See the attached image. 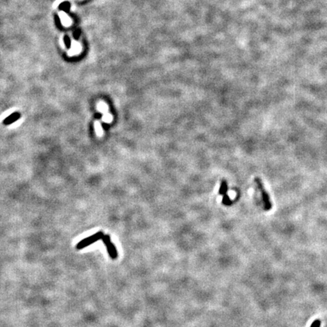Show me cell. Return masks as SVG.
Masks as SVG:
<instances>
[{"mask_svg": "<svg viewBox=\"0 0 327 327\" xmlns=\"http://www.w3.org/2000/svg\"><path fill=\"white\" fill-rule=\"evenodd\" d=\"M104 244L106 246L107 251L111 259H116L117 258V251L115 245L111 242V238L108 235H104L103 238H102Z\"/></svg>", "mask_w": 327, "mask_h": 327, "instance_id": "obj_3", "label": "cell"}, {"mask_svg": "<svg viewBox=\"0 0 327 327\" xmlns=\"http://www.w3.org/2000/svg\"><path fill=\"white\" fill-rule=\"evenodd\" d=\"M104 236V233L102 231H99V232H96V233L93 234V235H90V236L87 237V238H85L84 239L81 240L78 244L77 245V249H83L84 248L87 247V246L93 244L96 242L99 241V240L102 239Z\"/></svg>", "mask_w": 327, "mask_h": 327, "instance_id": "obj_1", "label": "cell"}, {"mask_svg": "<svg viewBox=\"0 0 327 327\" xmlns=\"http://www.w3.org/2000/svg\"><path fill=\"white\" fill-rule=\"evenodd\" d=\"M20 118H21V114L19 112H14L12 114H10L9 117H6L5 119H4L3 123L5 125H10L12 123H15V121H17Z\"/></svg>", "mask_w": 327, "mask_h": 327, "instance_id": "obj_5", "label": "cell"}, {"mask_svg": "<svg viewBox=\"0 0 327 327\" xmlns=\"http://www.w3.org/2000/svg\"><path fill=\"white\" fill-rule=\"evenodd\" d=\"M74 35H75L76 38H77V37H78V36L80 35V32H79V30H77V31H76L75 33H74Z\"/></svg>", "mask_w": 327, "mask_h": 327, "instance_id": "obj_8", "label": "cell"}, {"mask_svg": "<svg viewBox=\"0 0 327 327\" xmlns=\"http://www.w3.org/2000/svg\"><path fill=\"white\" fill-rule=\"evenodd\" d=\"M319 326H320V322L316 321V322H314V323H313L312 327H319Z\"/></svg>", "mask_w": 327, "mask_h": 327, "instance_id": "obj_7", "label": "cell"}, {"mask_svg": "<svg viewBox=\"0 0 327 327\" xmlns=\"http://www.w3.org/2000/svg\"><path fill=\"white\" fill-rule=\"evenodd\" d=\"M64 42H65V44H66L67 47L69 48L70 45H71V41H70V39H69V37H68V36H66V37H64Z\"/></svg>", "mask_w": 327, "mask_h": 327, "instance_id": "obj_6", "label": "cell"}, {"mask_svg": "<svg viewBox=\"0 0 327 327\" xmlns=\"http://www.w3.org/2000/svg\"><path fill=\"white\" fill-rule=\"evenodd\" d=\"M255 182H256L257 185H258V189H259L260 191H261L262 199H263V204H264V209L266 210H270V209L272 208V204H271L270 200V197L268 196V193H266L264 187H263L261 179H260V178L257 177L255 178Z\"/></svg>", "mask_w": 327, "mask_h": 327, "instance_id": "obj_2", "label": "cell"}, {"mask_svg": "<svg viewBox=\"0 0 327 327\" xmlns=\"http://www.w3.org/2000/svg\"><path fill=\"white\" fill-rule=\"evenodd\" d=\"M227 190H228V186H227V183L226 180H223L221 182V188H220L219 193L220 195L223 196V204L225 205H230L232 204V201H230V198H229L227 195Z\"/></svg>", "mask_w": 327, "mask_h": 327, "instance_id": "obj_4", "label": "cell"}]
</instances>
